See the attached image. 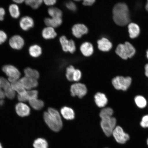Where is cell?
Segmentation results:
<instances>
[{"mask_svg":"<svg viewBox=\"0 0 148 148\" xmlns=\"http://www.w3.org/2000/svg\"><path fill=\"white\" fill-rule=\"evenodd\" d=\"M112 13L113 18L116 25L123 26L130 21L128 8L125 3H118L114 5Z\"/></svg>","mask_w":148,"mask_h":148,"instance_id":"1","label":"cell"},{"mask_svg":"<svg viewBox=\"0 0 148 148\" xmlns=\"http://www.w3.org/2000/svg\"><path fill=\"white\" fill-rule=\"evenodd\" d=\"M44 119L48 126L54 132H59L62 128V122L60 114L55 109H48L47 112L44 113Z\"/></svg>","mask_w":148,"mask_h":148,"instance_id":"2","label":"cell"},{"mask_svg":"<svg viewBox=\"0 0 148 148\" xmlns=\"http://www.w3.org/2000/svg\"><path fill=\"white\" fill-rule=\"evenodd\" d=\"M116 52L122 59L127 60L134 56L136 53V49L129 42H125V44H120L117 46Z\"/></svg>","mask_w":148,"mask_h":148,"instance_id":"3","label":"cell"},{"mask_svg":"<svg viewBox=\"0 0 148 148\" xmlns=\"http://www.w3.org/2000/svg\"><path fill=\"white\" fill-rule=\"evenodd\" d=\"M132 79L130 77L117 76L113 79L112 83L114 88L117 90H127L131 86Z\"/></svg>","mask_w":148,"mask_h":148,"instance_id":"4","label":"cell"},{"mask_svg":"<svg viewBox=\"0 0 148 148\" xmlns=\"http://www.w3.org/2000/svg\"><path fill=\"white\" fill-rule=\"evenodd\" d=\"M116 119L114 117L101 119V125L103 132L107 136H110L115 128Z\"/></svg>","mask_w":148,"mask_h":148,"instance_id":"5","label":"cell"},{"mask_svg":"<svg viewBox=\"0 0 148 148\" xmlns=\"http://www.w3.org/2000/svg\"><path fill=\"white\" fill-rule=\"evenodd\" d=\"M2 70L9 77V80L12 83L17 81L21 75V73L17 68L11 65H6L3 66Z\"/></svg>","mask_w":148,"mask_h":148,"instance_id":"6","label":"cell"},{"mask_svg":"<svg viewBox=\"0 0 148 148\" xmlns=\"http://www.w3.org/2000/svg\"><path fill=\"white\" fill-rule=\"evenodd\" d=\"M87 89L86 85L81 83H76L72 85L70 88L71 95L73 97L77 96L82 98L87 93Z\"/></svg>","mask_w":148,"mask_h":148,"instance_id":"7","label":"cell"},{"mask_svg":"<svg viewBox=\"0 0 148 148\" xmlns=\"http://www.w3.org/2000/svg\"><path fill=\"white\" fill-rule=\"evenodd\" d=\"M112 134L116 141L120 144H125L129 140V134L125 133L123 129L119 126L116 127Z\"/></svg>","mask_w":148,"mask_h":148,"instance_id":"8","label":"cell"},{"mask_svg":"<svg viewBox=\"0 0 148 148\" xmlns=\"http://www.w3.org/2000/svg\"><path fill=\"white\" fill-rule=\"evenodd\" d=\"M9 44L10 47L13 49L20 50L23 47L25 44V41L22 37L16 35L10 38Z\"/></svg>","mask_w":148,"mask_h":148,"instance_id":"9","label":"cell"},{"mask_svg":"<svg viewBox=\"0 0 148 148\" xmlns=\"http://www.w3.org/2000/svg\"><path fill=\"white\" fill-rule=\"evenodd\" d=\"M73 36L77 38H80L83 35L87 34L88 29L83 24H77L73 26L72 29Z\"/></svg>","mask_w":148,"mask_h":148,"instance_id":"10","label":"cell"},{"mask_svg":"<svg viewBox=\"0 0 148 148\" xmlns=\"http://www.w3.org/2000/svg\"><path fill=\"white\" fill-rule=\"evenodd\" d=\"M24 88L26 89L31 90L36 87L38 83L37 79L28 78L26 77H23L19 80Z\"/></svg>","mask_w":148,"mask_h":148,"instance_id":"11","label":"cell"},{"mask_svg":"<svg viewBox=\"0 0 148 148\" xmlns=\"http://www.w3.org/2000/svg\"><path fill=\"white\" fill-rule=\"evenodd\" d=\"M15 109L16 113L22 117L27 116L30 114V108L25 103H17L16 105Z\"/></svg>","mask_w":148,"mask_h":148,"instance_id":"12","label":"cell"},{"mask_svg":"<svg viewBox=\"0 0 148 148\" xmlns=\"http://www.w3.org/2000/svg\"><path fill=\"white\" fill-rule=\"evenodd\" d=\"M20 25L24 31L28 30L34 26V22L32 18L29 16L22 18L20 21Z\"/></svg>","mask_w":148,"mask_h":148,"instance_id":"13","label":"cell"},{"mask_svg":"<svg viewBox=\"0 0 148 148\" xmlns=\"http://www.w3.org/2000/svg\"><path fill=\"white\" fill-rule=\"evenodd\" d=\"M95 101L98 107L102 108L106 106L108 99L105 94L101 92H97L94 97Z\"/></svg>","mask_w":148,"mask_h":148,"instance_id":"14","label":"cell"},{"mask_svg":"<svg viewBox=\"0 0 148 148\" xmlns=\"http://www.w3.org/2000/svg\"><path fill=\"white\" fill-rule=\"evenodd\" d=\"M98 47L102 51H107L110 50L112 47V44L107 38H103L98 40Z\"/></svg>","mask_w":148,"mask_h":148,"instance_id":"15","label":"cell"},{"mask_svg":"<svg viewBox=\"0 0 148 148\" xmlns=\"http://www.w3.org/2000/svg\"><path fill=\"white\" fill-rule=\"evenodd\" d=\"M80 51L84 56H90L93 53V47L90 42H86L81 45L80 47Z\"/></svg>","mask_w":148,"mask_h":148,"instance_id":"16","label":"cell"},{"mask_svg":"<svg viewBox=\"0 0 148 148\" xmlns=\"http://www.w3.org/2000/svg\"><path fill=\"white\" fill-rule=\"evenodd\" d=\"M44 23L48 27L55 28L60 26L62 23V18H46L44 20Z\"/></svg>","mask_w":148,"mask_h":148,"instance_id":"17","label":"cell"},{"mask_svg":"<svg viewBox=\"0 0 148 148\" xmlns=\"http://www.w3.org/2000/svg\"><path fill=\"white\" fill-rule=\"evenodd\" d=\"M61 114L65 119L73 120L75 118V114L73 110L70 107H64L61 109Z\"/></svg>","mask_w":148,"mask_h":148,"instance_id":"18","label":"cell"},{"mask_svg":"<svg viewBox=\"0 0 148 148\" xmlns=\"http://www.w3.org/2000/svg\"><path fill=\"white\" fill-rule=\"evenodd\" d=\"M128 27L130 36L131 38H136L139 35L140 29L137 24L131 23L129 24Z\"/></svg>","mask_w":148,"mask_h":148,"instance_id":"19","label":"cell"},{"mask_svg":"<svg viewBox=\"0 0 148 148\" xmlns=\"http://www.w3.org/2000/svg\"><path fill=\"white\" fill-rule=\"evenodd\" d=\"M42 35L44 38L48 40L54 38L57 34L53 28L47 27L42 30Z\"/></svg>","mask_w":148,"mask_h":148,"instance_id":"20","label":"cell"},{"mask_svg":"<svg viewBox=\"0 0 148 148\" xmlns=\"http://www.w3.org/2000/svg\"><path fill=\"white\" fill-rule=\"evenodd\" d=\"M11 86L14 91L18 92V95H23L26 92L25 89L24 88L23 85L19 81L12 83Z\"/></svg>","mask_w":148,"mask_h":148,"instance_id":"21","label":"cell"},{"mask_svg":"<svg viewBox=\"0 0 148 148\" xmlns=\"http://www.w3.org/2000/svg\"><path fill=\"white\" fill-rule=\"evenodd\" d=\"M24 73L25 77L29 78L37 79L40 76L39 73L38 71L30 68H25L24 70Z\"/></svg>","mask_w":148,"mask_h":148,"instance_id":"22","label":"cell"},{"mask_svg":"<svg viewBox=\"0 0 148 148\" xmlns=\"http://www.w3.org/2000/svg\"><path fill=\"white\" fill-rule=\"evenodd\" d=\"M29 53L31 56L33 57H38L42 54L41 48L37 45L31 46L29 49Z\"/></svg>","mask_w":148,"mask_h":148,"instance_id":"23","label":"cell"},{"mask_svg":"<svg viewBox=\"0 0 148 148\" xmlns=\"http://www.w3.org/2000/svg\"><path fill=\"white\" fill-rule=\"evenodd\" d=\"M113 110L110 107H106L102 110L100 113L99 116L101 119H107L112 117Z\"/></svg>","mask_w":148,"mask_h":148,"instance_id":"24","label":"cell"},{"mask_svg":"<svg viewBox=\"0 0 148 148\" xmlns=\"http://www.w3.org/2000/svg\"><path fill=\"white\" fill-rule=\"evenodd\" d=\"M134 101L137 106L140 108H144L147 106V101L143 96H136L134 98Z\"/></svg>","mask_w":148,"mask_h":148,"instance_id":"25","label":"cell"},{"mask_svg":"<svg viewBox=\"0 0 148 148\" xmlns=\"http://www.w3.org/2000/svg\"><path fill=\"white\" fill-rule=\"evenodd\" d=\"M10 15L14 18H18L20 15L19 8L16 4H12L10 5L9 8Z\"/></svg>","mask_w":148,"mask_h":148,"instance_id":"26","label":"cell"},{"mask_svg":"<svg viewBox=\"0 0 148 148\" xmlns=\"http://www.w3.org/2000/svg\"><path fill=\"white\" fill-rule=\"evenodd\" d=\"M29 103L33 109L36 110H41L44 106L43 101L38 99L29 101Z\"/></svg>","mask_w":148,"mask_h":148,"instance_id":"27","label":"cell"},{"mask_svg":"<svg viewBox=\"0 0 148 148\" xmlns=\"http://www.w3.org/2000/svg\"><path fill=\"white\" fill-rule=\"evenodd\" d=\"M33 147L34 148H48V144L44 139L38 138L35 140Z\"/></svg>","mask_w":148,"mask_h":148,"instance_id":"28","label":"cell"},{"mask_svg":"<svg viewBox=\"0 0 148 148\" xmlns=\"http://www.w3.org/2000/svg\"><path fill=\"white\" fill-rule=\"evenodd\" d=\"M48 13L52 18H62V12L60 9L56 7H51L48 10Z\"/></svg>","mask_w":148,"mask_h":148,"instance_id":"29","label":"cell"},{"mask_svg":"<svg viewBox=\"0 0 148 148\" xmlns=\"http://www.w3.org/2000/svg\"><path fill=\"white\" fill-rule=\"evenodd\" d=\"M42 0H27L25 1L26 4L34 9L38 8L42 4Z\"/></svg>","mask_w":148,"mask_h":148,"instance_id":"30","label":"cell"},{"mask_svg":"<svg viewBox=\"0 0 148 148\" xmlns=\"http://www.w3.org/2000/svg\"><path fill=\"white\" fill-rule=\"evenodd\" d=\"M5 96L10 99H14L15 97V92L11 86L7 87L3 90Z\"/></svg>","mask_w":148,"mask_h":148,"instance_id":"31","label":"cell"},{"mask_svg":"<svg viewBox=\"0 0 148 148\" xmlns=\"http://www.w3.org/2000/svg\"><path fill=\"white\" fill-rule=\"evenodd\" d=\"M38 94V92L36 90H29L26 93V97L27 101H30L37 99Z\"/></svg>","mask_w":148,"mask_h":148,"instance_id":"32","label":"cell"},{"mask_svg":"<svg viewBox=\"0 0 148 148\" xmlns=\"http://www.w3.org/2000/svg\"><path fill=\"white\" fill-rule=\"evenodd\" d=\"M60 42L62 46L63 50L65 52L68 51L69 45V40L66 36H62L60 38Z\"/></svg>","mask_w":148,"mask_h":148,"instance_id":"33","label":"cell"},{"mask_svg":"<svg viewBox=\"0 0 148 148\" xmlns=\"http://www.w3.org/2000/svg\"><path fill=\"white\" fill-rule=\"evenodd\" d=\"M75 69L73 66H70L66 70V78L70 81H73V77Z\"/></svg>","mask_w":148,"mask_h":148,"instance_id":"34","label":"cell"},{"mask_svg":"<svg viewBox=\"0 0 148 148\" xmlns=\"http://www.w3.org/2000/svg\"><path fill=\"white\" fill-rule=\"evenodd\" d=\"M140 125L143 128L148 127V114L143 116L140 123Z\"/></svg>","mask_w":148,"mask_h":148,"instance_id":"35","label":"cell"},{"mask_svg":"<svg viewBox=\"0 0 148 148\" xmlns=\"http://www.w3.org/2000/svg\"><path fill=\"white\" fill-rule=\"evenodd\" d=\"M82 74L80 70L78 69L75 70L74 73L73 77V81L77 82L80 80Z\"/></svg>","mask_w":148,"mask_h":148,"instance_id":"36","label":"cell"},{"mask_svg":"<svg viewBox=\"0 0 148 148\" xmlns=\"http://www.w3.org/2000/svg\"><path fill=\"white\" fill-rule=\"evenodd\" d=\"M76 50L75 42L73 40H69V45L68 47V51L71 53L75 52Z\"/></svg>","mask_w":148,"mask_h":148,"instance_id":"37","label":"cell"},{"mask_svg":"<svg viewBox=\"0 0 148 148\" xmlns=\"http://www.w3.org/2000/svg\"><path fill=\"white\" fill-rule=\"evenodd\" d=\"M6 33L3 31L0 30V45L4 42L7 39Z\"/></svg>","mask_w":148,"mask_h":148,"instance_id":"38","label":"cell"},{"mask_svg":"<svg viewBox=\"0 0 148 148\" xmlns=\"http://www.w3.org/2000/svg\"><path fill=\"white\" fill-rule=\"evenodd\" d=\"M66 8L70 10L75 11L76 10V6L75 3H73V2H68L66 3Z\"/></svg>","mask_w":148,"mask_h":148,"instance_id":"39","label":"cell"},{"mask_svg":"<svg viewBox=\"0 0 148 148\" xmlns=\"http://www.w3.org/2000/svg\"><path fill=\"white\" fill-rule=\"evenodd\" d=\"M95 1L94 0H85L83 1V4L86 6H90L93 4Z\"/></svg>","mask_w":148,"mask_h":148,"instance_id":"40","label":"cell"},{"mask_svg":"<svg viewBox=\"0 0 148 148\" xmlns=\"http://www.w3.org/2000/svg\"><path fill=\"white\" fill-rule=\"evenodd\" d=\"M5 14V12L4 9L0 7V21H3L4 19Z\"/></svg>","mask_w":148,"mask_h":148,"instance_id":"41","label":"cell"},{"mask_svg":"<svg viewBox=\"0 0 148 148\" xmlns=\"http://www.w3.org/2000/svg\"><path fill=\"white\" fill-rule=\"evenodd\" d=\"M55 0H45L44 1V3L46 5H54L56 3Z\"/></svg>","mask_w":148,"mask_h":148,"instance_id":"42","label":"cell"},{"mask_svg":"<svg viewBox=\"0 0 148 148\" xmlns=\"http://www.w3.org/2000/svg\"><path fill=\"white\" fill-rule=\"evenodd\" d=\"M5 96L4 91L2 90V88H0V99H3Z\"/></svg>","mask_w":148,"mask_h":148,"instance_id":"43","label":"cell"},{"mask_svg":"<svg viewBox=\"0 0 148 148\" xmlns=\"http://www.w3.org/2000/svg\"><path fill=\"white\" fill-rule=\"evenodd\" d=\"M145 74L146 76L148 77V64L145 66Z\"/></svg>","mask_w":148,"mask_h":148,"instance_id":"44","label":"cell"},{"mask_svg":"<svg viewBox=\"0 0 148 148\" xmlns=\"http://www.w3.org/2000/svg\"><path fill=\"white\" fill-rule=\"evenodd\" d=\"M24 1H23V0H16V1H14V2L18 3H22Z\"/></svg>","mask_w":148,"mask_h":148,"instance_id":"45","label":"cell"},{"mask_svg":"<svg viewBox=\"0 0 148 148\" xmlns=\"http://www.w3.org/2000/svg\"><path fill=\"white\" fill-rule=\"evenodd\" d=\"M3 103H4V101L3 100H0V106H2L3 104Z\"/></svg>","mask_w":148,"mask_h":148,"instance_id":"46","label":"cell"},{"mask_svg":"<svg viewBox=\"0 0 148 148\" xmlns=\"http://www.w3.org/2000/svg\"><path fill=\"white\" fill-rule=\"evenodd\" d=\"M145 8L146 10L148 11V1H147V4H146Z\"/></svg>","mask_w":148,"mask_h":148,"instance_id":"47","label":"cell"},{"mask_svg":"<svg viewBox=\"0 0 148 148\" xmlns=\"http://www.w3.org/2000/svg\"><path fill=\"white\" fill-rule=\"evenodd\" d=\"M147 58H148V51H147Z\"/></svg>","mask_w":148,"mask_h":148,"instance_id":"48","label":"cell"},{"mask_svg":"<svg viewBox=\"0 0 148 148\" xmlns=\"http://www.w3.org/2000/svg\"><path fill=\"white\" fill-rule=\"evenodd\" d=\"M0 148H3V147H2V145L1 143H0Z\"/></svg>","mask_w":148,"mask_h":148,"instance_id":"49","label":"cell"},{"mask_svg":"<svg viewBox=\"0 0 148 148\" xmlns=\"http://www.w3.org/2000/svg\"><path fill=\"white\" fill-rule=\"evenodd\" d=\"M147 145H148V138L147 140Z\"/></svg>","mask_w":148,"mask_h":148,"instance_id":"50","label":"cell"}]
</instances>
